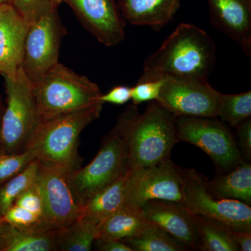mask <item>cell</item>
Listing matches in <instances>:
<instances>
[{
  "instance_id": "cell-7",
  "label": "cell",
  "mask_w": 251,
  "mask_h": 251,
  "mask_svg": "<svg viewBox=\"0 0 251 251\" xmlns=\"http://www.w3.org/2000/svg\"><path fill=\"white\" fill-rule=\"evenodd\" d=\"M128 169L126 145L120 132L114 127L104 138L94 159L83 168L71 172V184L82 204Z\"/></svg>"
},
{
  "instance_id": "cell-30",
  "label": "cell",
  "mask_w": 251,
  "mask_h": 251,
  "mask_svg": "<svg viewBox=\"0 0 251 251\" xmlns=\"http://www.w3.org/2000/svg\"><path fill=\"white\" fill-rule=\"evenodd\" d=\"M14 204L22 206L25 209L36 214V215L40 216L47 223L50 228L49 221H48L47 215H46L44 199H43L42 195H41L36 180L34 184L29 186L27 189H26L24 192L21 193L16 198Z\"/></svg>"
},
{
  "instance_id": "cell-9",
  "label": "cell",
  "mask_w": 251,
  "mask_h": 251,
  "mask_svg": "<svg viewBox=\"0 0 251 251\" xmlns=\"http://www.w3.org/2000/svg\"><path fill=\"white\" fill-rule=\"evenodd\" d=\"M206 178L188 169L184 205L193 214L211 220L233 231H251V207L242 201L214 197L206 188Z\"/></svg>"
},
{
  "instance_id": "cell-21",
  "label": "cell",
  "mask_w": 251,
  "mask_h": 251,
  "mask_svg": "<svg viewBox=\"0 0 251 251\" xmlns=\"http://www.w3.org/2000/svg\"><path fill=\"white\" fill-rule=\"evenodd\" d=\"M206 188L212 196L251 204V165L243 161L235 168L214 179H206Z\"/></svg>"
},
{
  "instance_id": "cell-11",
  "label": "cell",
  "mask_w": 251,
  "mask_h": 251,
  "mask_svg": "<svg viewBox=\"0 0 251 251\" xmlns=\"http://www.w3.org/2000/svg\"><path fill=\"white\" fill-rule=\"evenodd\" d=\"M156 101L175 117H217L220 92L207 79L165 77Z\"/></svg>"
},
{
  "instance_id": "cell-17",
  "label": "cell",
  "mask_w": 251,
  "mask_h": 251,
  "mask_svg": "<svg viewBox=\"0 0 251 251\" xmlns=\"http://www.w3.org/2000/svg\"><path fill=\"white\" fill-rule=\"evenodd\" d=\"M181 0H117L125 21L161 30L174 20Z\"/></svg>"
},
{
  "instance_id": "cell-19",
  "label": "cell",
  "mask_w": 251,
  "mask_h": 251,
  "mask_svg": "<svg viewBox=\"0 0 251 251\" xmlns=\"http://www.w3.org/2000/svg\"><path fill=\"white\" fill-rule=\"evenodd\" d=\"M58 230H29L3 222L0 230V251H57Z\"/></svg>"
},
{
  "instance_id": "cell-12",
  "label": "cell",
  "mask_w": 251,
  "mask_h": 251,
  "mask_svg": "<svg viewBox=\"0 0 251 251\" xmlns=\"http://www.w3.org/2000/svg\"><path fill=\"white\" fill-rule=\"evenodd\" d=\"M70 173L62 167L41 161L36 182L50 227L54 230L67 227L81 216L82 204L73 189Z\"/></svg>"
},
{
  "instance_id": "cell-37",
  "label": "cell",
  "mask_w": 251,
  "mask_h": 251,
  "mask_svg": "<svg viewBox=\"0 0 251 251\" xmlns=\"http://www.w3.org/2000/svg\"><path fill=\"white\" fill-rule=\"evenodd\" d=\"M11 3H5V4L0 5V23L2 21L3 18H4L5 13H6V10L9 7V4Z\"/></svg>"
},
{
  "instance_id": "cell-23",
  "label": "cell",
  "mask_w": 251,
  "mask_h": 251,
  "mask_svg": "<svg viewBox=\"0 0 251 251\" xmlns=\"http://www.w3.org/2000/svg\"><path fill=\"white\" fill-rule=\"evenodd\" d=\"M97 224L80 216L57 234V251H90L96 240Z\"/></svg>"
},
{
  "instance_id": "cell-32",
  "label": "cell",
  "mask_w": 251,
  "mask_h": 251,
  "mask_svg": "<svg viewBox=\"0 0 251 251\" xmlns=\"http://www.w3.org/2000/svg\"><path fill=\"white\" fill-rule=\"evenodd\" d=\"M238 145L243 158L247 161L251 159V120L242 122L237 127Z\"/></svg>"
},
{
  "instance_id": "cell-5",
  "label": "cell",
  "mask_w": 251,
  "mask_h": 251,
  "mask_svg": "<svg viewBox=\"0 0 251 251\" xmlns=\"http://www.w3.org/2000/svg\"><path fill=\"white\" fill-rule=\"evenodd\" d=\"M4 77L6 106L1 120V151L21 153L30 148L42 119L32 84L22 68L19 67L15 78Z\"/></svg>"
},
{
  "instance_id": "cell-8",
  "label": "cell",
  "mask_w": 251,
  "mask_h": 251,
  "mask_svg": "<svg viewBox=\"0 0 251 251\" xmlns=\"http://www.w3.org/2000/svg\"><path fill=\"white\" fill-rule=\"evenodd\" d=\"M187 178L188 169L178 166L171 158L131 171L125 204L140 207L152 200L184 204Z\"/></svg>"
},
{
  "instance_id": "cell-20",
  "label": "cell",
  "mask_w": 251,
  "mask_h": 251,
  "mask_svg": "<svg viewBox=\"0 0 251 251\" xmlns=\"http://www.w3.org/2000/svg\"><path fill=\"white\" fill-rule=\"evenodd\" d=\"M150 224L141 209L125 204L121 209L99 222L96 227V239L122 240L139 234Z\"/></svg>"
},
{
  "instance_id": "cell-33",
  "label": "cell",
  "mask_w": 251,
  "mask_h": 251,
  "mask_svg": "<svg viewBox=\"0 0 251 251\" xmlns=\"http://www.w3.org/2000/svg\"><path fill=\"white\" fill-rule=\"evenodd\" d=\"M131 99V87L125 85L115 86L108 93L100 96V100L103 103L124 105Z\"/></svg>"
},
{
  "instance_id": "cell-4",
  "label": "cell",
  "mask_w": 251,
  "mask_h": 251,
  "mask_svg": "<svg viewBox=\"0 0 251 251\" xmlns=\"http://www.w3.org/2000/svg\"><path fill=\"white\" fill-rule=\"evenodd\" d=\"M33 85L42 120L100 103L97 84L58 63Z\"/></svg>"
},
{
  "instance_id": "cell-34",
  "label": "cell",
  "mask_w": 251,
  "mask_h": 251,
  "mask_svg": "<svg viewBox=\"0 0 251 251\" xmlns=\"http://www.w3.org/2000/svg\"><path fill=\"white\" fill-rule=\"evenodd\" d=\"M227 230L239 251H251V231Z\"/></svg>"
},
{
  "instance_id": "cell-6",
  "label": "cell",
  "mask_w": 251,
  "mask_h": 251,
  "mask_svg": "<svg viewBox=\"0 0 251 251\" xmlns=\"http://www.w3.org/2000/svg\"><path fill=\"white\" fill-rule=\"evenodd\" d=\"M216 117H175L178 142L202 150L212 160L216 171L224 174L244 161L233 135Z\"/></svg>"
},
{
  "instance_id": "cell-2",
  "label": "cell",
  "mask_w": 251,
  "mask_h": 251,
  "mask_svg": "<svg viewBox=\"0 0 251 251\" xmlns=\"http://www.w3.org/2000/svg\"><path fill=\"white\" fill-rule=\"evenodd\" d=\"M214 41L201 28L180 23L144 62L139 80L165 77L207 79L216 62Z\"/></svg>"
},
{
  "instance_id": "cell-38",
  "label": "cell",
  "mask_w": 251,
  "mask_h": 251,
  "mask_svg": "<svg viewBox=\"0 0 251 251\" xmlns=\"http://www.w3.org/2000/svg\"><path fill=\"white\" fill-rule=\"evenodd\" d=\"M5 3H10V0H0V5L5 4Z\"/></svg>"
},
{
  "instance_id": "cell-26",
  "label": "cell",
  "mask_w": 251,
  "mask_h": 251,
  "mask_svg": "<svg viewBox=\"0 0 251 251\" xmlns=\"http://www.w3.org/2000/svg\"><path fill=\"white\" fill-rule=\"evenodd\" d=\"M217 113L223 122H227L234 128L251 119V91L237 94L220 92Z\"/></svg>"
},
{
  "instance_id": "cell-35",
  "label": "cell",
  "mask_w": 251,
  "mask_h": 251,
  "mask_svg": "<svg viewBox=\"0 0 251 251\" xmlns=\"http://www.w3.org/2000/svg\"><path fill=\"white\" fill-rule=\"evenodd\" d=\"M97 250L101 251H133L121 240L115 239H96Z\"/></svg>"
},
{
  "instance_id": "cell-29",
  "label": "cell",
  "mask_w": 251,
  "mask_h": 251,
  "mask_svg": "<svg viewBox=\"0 0 251 251\" xmlns=\"http://www.w3.org/2000/svg\"><path fill=\"white\" fill-rule=\"evenodd\" d=\"M35 158L32 149L21 153L0 152V185L24 171Z\"/></svg>"
},
{
  "instance_id": "cell-39",
  "label": "cell",
  "mask_w": 251,
  "mask_h": 251,
  "mask_svg": "<svg viewBox=\"0 0 251 251\" xmlns=\"http://www.w3.org/2000/svg\"><path fill=\"white\" fill-rule=\"evenodd\" d=\"M1 224H2V221H1V218L0 216V230H1Z\"/></svg>"
},
{
  "instance_id": "cell-10",
  "label": "cell",
  "mask_w": 251,
  "mask_h": 251,
  "mask_svg": "<svg viewBox=\"0 0 251 251\" xmlns=\"http://www.w3.org/2000/svg\"><path fill=\"white\" fill-rule=\"evenodd\" d=\"M66 33L58 10L28 27L21 67L32 85L58 64L59 48Z\"/></svg>"
},
{
  "instance_id": "cell-25",
  "label": "cell",
  "mask_w": 251,
  "mask_h": 251,
  "mask_svg": "<svg viewBox=\"0 0 251 251\" xmlns=\"http://www.w3.org/2000/svg\"><path fill=\"white\" fill-rule=\"evenodd\" d=\"M40 164V160L35 158L24 171L0 185V216L4 215L21 193L35 182Z\"/></svg>"
},
{
  "instance_id": "cell-3",
  "label": "cell",
  "mask_w": 251,
  "mask_h": 251,
  "mask_svg": "<svg viewBox=\"0 0 251 251\" xmlns=\"http://www.w3.org/2000/svg\"><path fill=\"white\" fill-rule=\"evenodd\" d=\"M103 103L42 120L31 142L36 158L42 163L56 165L72 172L81 168L78 152L82 130L98 119Z\"/></svg>"
},
{
  "instance_id": "cell-14",
  "label": "cell",
  "mask_w": 251,
  "mask_h": 251,
  "mask_svg": "<svg viewBox=\"0 0 251 251\" xmlns=\"http://www.w3.org/2000/svg\"><path fill=\"white\" fill-rule=\"evenodd\" d=\"M147 221L159 227L186 249L198 250L193 214L181 203L152 200L140 206Z\"/></svg>"
},
{
  "instance_id": "cell-36",
  "label": "cell",
  "mask_w": 251,
  "mask_h": 251,
  "mask_svg": "<svg viewBox=\"0 0 251 251\" xmlns=\"http://www.w3.org/2000/svg\"><path fill=\"white\" fill-rule=\"evenodd\" d=\"M4 110V105L0 95V152H1V120H2L3 112Z\"/></svg>"
},
{
  "instance_id": "cell-18",
  "label": "cell",
  "mask_w": 251,
  "mask_h": 251,
  "mask_svg": "<svg viewBox=\"0 0 251 251\" xmlns=\"http://www.w3.org/2000/svg\"><path fill=\"white\" fill-rule=\"evenodd\" d=\"M130 175L128 168L111 184L84 201L81 216L97 225L121 209L126 202Z\"/></svg>"
},
{
  "instance_id": "cell-28",
  "label": "cell",
  "mask_w": 251,
  "mask_h": 251,
  "mask_svg": "<svg viewBox=\"0 0 251 251\" xmlns=\"http://www.w3.org/2000/svg\"><path fill=\"white\" fill-rule=\"evenodd\" d=\"M1 218L3 222L18 228L29 230L51 229L40 216L17 204H13Z\"/></svg>"
},
{
  "instance_id": "cell-16",
  "label": "cell",
  "mask_w": 251,
  "mask_h": 251,
  "mask_svg": "<svg viewBox=\"0 0 251 251\" xmlns=\"http://www.w3.org/2000/svg\"><path fill=\"white\" fill-rule=\"evenodd\" d=\"M29 25L10 4L0 23V74L14 79L22 64Z\"/></svg>"
},
{
  "instance_id": "cell-1",
  "label": "cell",
  "mask_w": 251,
  "mask_h": 251,
  "mask_svg": "<svg viewBox=\"0 0 251 251\" xmlns=\"http://www.w3.org/2000/svg\"><path fill=\"white\" fill-rule=\"evenodd\" d=\"M115 128L126 145L128 168L131 171L168 159L175 145L179 143L175 117L156 100L150 102L143 113L136 105H128Z\"/></svg>"
},
{
  "instance_id": "cell-15",
  "label": "cell",
  "mask_w": 251,
  "mask_h": 251,
  "mask_svg": "<svg viewBox=\"0 0 251 251\" xmlns=\"http://www.w3.org/2000/svg\"><path fill=\"white\" fill-rule=\"evenodd\" d=\"M213 25L251 56V0H206Z\"/></svg>"
},
{
  "instance_id": "cell-22",
  "label": "cell",
  "mask_w": 251,
  "mask_h": 251,
  "mask_svg": "<svg viewBox=\"0 0 251 251\" xmlns=\"http://www.w3.org/2000/svg\"><path fill=\"white\" fill-rule=\"evenodd\" d=\"M198 242L202 251H239L227 229L224 226L198 214H193Z\"/></svg>"
},
{
  "instance_id": "cell-13",
  "label": "cell",
  "mask_w": 251,
  "mask_h": 251,
  "mask_svg": "<svg viewBox=\"0 0 251 251\" xmlns=\"http://www.w3.org/2000/svg\"><path fill=\"white\" fill-rule=\"evenodd\" d=\"M67 3L84 28L104 46H116L125 38L126 21L117 0H61Z\"/></svg>"
},
{
  "instance_id": "cell-27",
  "label": "cell",
  "mask_w": 251,
  "mask_h": 251,
  "mask_svg": "<svg viewBox=\"0 0 251 251\" xmlns=\"http://www.w3.org/2000/svg\"><path fill=\"white\" fill-rule=\"evenodd\" d=\"M18 14L30 25L46 15L58 10L61 0H10Z\"/></svg>"
},
{
  "instance_id": "cell-24",
  "label": "cell",
  "mask_w": 251,
  "mask_h": 251,
  "mask_svg": "<svg viewBox=\"0 0 251 251\" xmlns=\"http://www.w3.org/2000/svg\"><path fill=\"white\" fill-rule=\"evenodd\" d=\"M122 242L133 251H184V246L156 226L150 224L138 235L125 238Z\"/></svg>"
},
{
  "instance_id": "cell-31",
  "label": "cell",
  "mask_w": 251,
  "mask_h": 251,
  "mask_svg": "<svg viewBox=\"0 0 251 251\" xmlns=\"http://www.w3.org/2000/svg\"><path fill=\"white\" fill-rule=\"evenodd\" d=\"M165 79L138 80L134 87H131V99L133 105H138L144 102L156 100L159 97Z\"/></svg>"
}]
</instances>
